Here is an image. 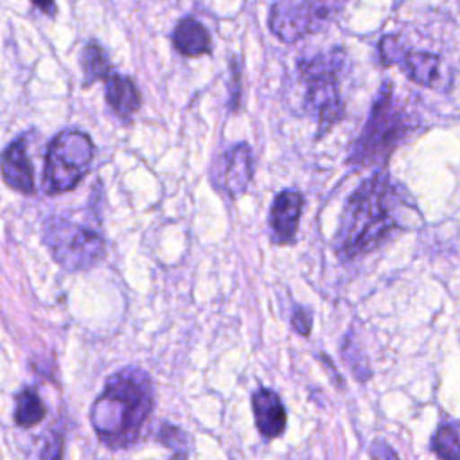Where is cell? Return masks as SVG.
I'll use <instances>...</instances> for the list:
<instances>
[{
	"label": "cell",
	"instance_id": "cell-13",
	"mask_svg": "<svg viewBox=\"0 0 460 460\" xmlns=\"http://www.w3.org/2000/svg\"><path fill=\"white\" fill-rule=\"evenodd\" d=\"M399 65L404 70V74L417 84L437 88V84L440 83L442 61L437 54L406 50Z\"/></svg>",
	"mask_w": 460,
	"mask_h": 460
},
{
	"label": "cell",
	"instance_id": "cell-8",
	"mask_svg": "<svg viewBox=\"0 0 460 460\" xmlns=\"http://www.w3.org/2000/svg\"><path fill=\"white\" fill-rule=\"evenodd\" d=\"M252 411L259 433L268 438H279L286 431L288 413L280 395L271 388H259L252 395Z\"/></svg>",
	"mask_w": 460,
	"mask_h": 460
},
{
	"label": "cell",
	"instance_id": "cell-14",
	"mask_svg": "<svg viewBox=\"0 0 460 460\" xmlns=\"http://www.w3.org/2000/svg\"><path fill=\"white\" fill-rule=\"evenodd\" d=\"M106 101L120 117H129L140 108V93L135 83L126 75L113 74L106 81Z\"/></svg>",
	"mask_w": 460,
	"mask_h": 460
},
{
	"label": "cell",
	"instance_id": "cell-6",
	"mask_svg": "<svg viewBox=\"0 0 460 460\" xmlns=\"http://www.w3.org/2000/svg\"><path fill=\"white\" fill-rule=\"evenodd\" d=\"M43 241L54 261L70 271L95 266L106 248L99 232L66 217H50L43 228Z\"/></svg>",
	"mask_w": 460,
	"mask_h": 460
},
{
	"label": "cell",
	"instance_id": "cell-22",
	"mask_svg": "<svg viewBox=\"0 0 460 460\" xmlns=\"http://www.w3.org/2000/svg\"><path fill=\"white\" fill-rule=\"evenodd\" d=\"M291 327L300 336H309L311 334V327H313L311 313L307 309H304V307H296L293 316H291Z\"/></svg>",
	"mask_w": 460,
	"mask_h": 460
},
{
	"label": "cell",
	"instance_id": "cell-17",
	"mask_svg": "<svg viewBox=\"0 0 460 460\" xmlns=\"http://www.w3.org/2000/svg\"><path fill=\"white\" fill-rule=\"evenodd\" d=\"M431 451L440 460H460V428L455 424H442L431 435Z\"/></svg>",
	"mask_w": 460,
	"mask_h": 460
},
{
	"label": "cell",
	"instance_id": "cell-19",
	"mask_svg": "<svg viewBox=\"0 0 460 460\" xmlns=\"http://www.w3.org/2000/svg\"><path fill=\"white\" fill-rule=\"evenodd\" d=\"M377 50H379V59L385 66H390V65H395L401 61V58L404 56V47L402 43H399V38L394 36V34H388V36H383L379 41H377Z\"/></svg>",
	"mask_w": 460,
	"mask_h": 460
},
{
	"label": "cell",
	"instance_id": "cell-20",
	"mask_svg": "<svg viewBox=\"0 0 460 460\" xmlns=\"http://www.w3.org/2000/svg\"><path fill=\"white\" fill-rule=\"evenodd\" d=\"M63 458V435L59 431H52L40 453V460H61Z\"/></svg>",
	"mask_w": 460,
	"mask_h": 460
},
{
	"label": "cell",
	"instance_id": "cell-7",
	"mask_svg": "<svg viewBox=\"0 0 460 460\" xmlns=\"http://www.w3.org/2000/svg\"><path fill=\"white\" fill-rule=\"evenodd\" d=\"M336 2H277L270 9V29L284 43H295L323 31L340 13Z\"/></svg>",
	"mask_w": 460,
	"mask_h": 460
},
{
	"label": "cell",
	"instance_id": "cell-10",
	"mask_svg": "<svg viewBox=\"0 0 460 460\" xmlns=\"http://www.w3.org/2000/svg\"><path fill=\"white\" fill-rule=\"evenodd\" d=\"M0 171L4 181L22 192V194H31L34 190V180H32V167L31 160L27 156L25 142L23 138L11 142L4 153L0 155Z\"/></svg>",
	"mask_w": 460,
	"mask_h": 460
},
{
	"label": "cell",
	"instance_id": "cell-11",
	"mask_svg": "<svg viewBox=\"0 0 460 460\" xmlns=\"http://www.w3.org/2000/svg\"><path fill=\"white\" fill-rule=\"evenodd\" d=\"M253 176V156L248 144L241 142L228 149L225 155V167L221 172V183L228 196L237 198L248 189Z\"/></svg>",
	"mask_w": 460,
	"mask_h": 460
},
{
	"label": "cell",
	"instance_id": "cell-2",
	"mask_svg": "<svg viewBox=\"0 0 460 460\" xmlns=\"http://www.w3.org/2000/svg\"><path fill=\"white\" fill-rule=\"evenodd\" d=\"M155 406V388L147 372L126 367L115 372L90 408V424L102 446L128 449L140 440Z\"/></svg>",
	"mask_w": 460,
	"mask_h": 460
},
{
	"label": "cell",
	"instance_id": "cell-12",
	"mask_svg": "<svg viewBox=\"0 0 460 460\" xmlns=\"http://www.w3.org/2000/svg\"><path fill=\"white\" fill-rule=\"evenodd\" d=\"M172 45L185 58L208 54L212 49L208 31L194 18H183L176 23L172 32Z\"/></svg>",
	"mask_w": 460,
	"mask_h": 460
},
{
	"label": "cell",
	"instance_id": "cell-4",
	"mask_svg": "<svg viewBox=\"0 0 460 460\" xmlns=\"http://www.w3.org/2000/svg\"><path fill=\"white\" fill-rule=\"evenodd\" d=\"M341 63L343 50L331 49L329 52L313 56L298 65L300 75L307 84V106L318 120V138L327 135L345 115V106L338 90V72Z\"/></svg>",
	"mask_w": 460,
	"mask_h": 460
},
{
	"label": "cell",
	"instance_id": "cell-21",
	"mask_svg": "<svg viewBox=\"0 0 460 460\" xmlns=\"http://www.w3.org/2000/svg\"><path fill=\"white\" fill-rule=\"evenodd\" d=\"M230 108L235 110L239 108L241 101V70L237 66V59H230Z\"/></svg>",
	"mask_w": 460,
	"mask_h": 460
},
{
	"label": "cell",
	"instance_id": "cell-5",
	"mask_svg": "<svg viewBox=\"0 0 460 460\" xmlns=\"http://www.w3.org/2000/svg\"><path fill=\"white\" fill-rule=\"evenodd\" d=\"M93 158L90 137L77 129L58 133L47 147L43 189L47 194L72 190L88 172Z\"/></svg>",
	"mask_w": 460,
	"mask_h": 460
},
{
	"label": "cell",
	"instance_id": "cell-15",
	"mask_svg": "<svg viewBox=\"0 0 460 460\" xmlns=\"http://www.w3.org/2000/svg\"><path fill=\"white\" fill-rule=\"evenodd\" d=\"M47 413L45 402L34 388H23L14 397V422L20 428H32L43 420Z\"/></svg>",
	"mask_w": 460,
	"mask_h": 460
},
{
	"label": "cell",
	"instance_id": "cell-16",
	"mask_svg": "<svg viewBox=\"0 0 460 460\" xmlns=\"http://www.w3.org/2000/svg\"><path fill=\"white\" fill-rule=\"evenodd\" d=\"M81 66H83L86 86H90L92 83H95L99 79L108 81L113 75L111 63H110L106 52L95 41H90L84 45V49L81 52Z\"/></svg>",
	"mask_w": 460,
	"mask_h": 460
},
{
	"label": "cell",
	"instance_id": "cell-1",
	"mask_svg": "<svg viewBox=\"0 0 460 460\" xmlns=\"http://www.w3.org/2000/svg\"><path fill=\"white\" fill-rule=\"evenodd\" d=\"M411 214L419 216L413 203L381 169L349 196L332 248L343 261L358 259L381 246L395 230H406Z\"/></svg>",
	"mask_w": 460,
	"mask_h": 460
},
{
	"label": "cell",
	"instance_id": "cell-18",
	"mask_svg": "<svg viewBox=\"0 0 460 460\" xmlns=\"http://www.w3.org/2000/svg\"><path fill=\"white\" fill-rule=\"evenodd\" d=\"M158 442L172 451V456L169 460H187L189 437L181 428L164 422L158 431Z\"/></svg>",
	"mask_w": 460,
	"mask_h": 460
},
{
	"label": "cell",
	"instance_id": "cell-3",
	"mask_svg": "<svg viewBox=\"0 0 460 460\" xmlns=\"http://www.w3.org/2000/svg\"><path fill=\"white\" fill-rule=\"evenodd\" d=\"M415 124L408 108L394 93L392 83L385 81L347 162L359 169L385 165L395 147L408 138Z\"/></svg>",
	"mask_w": 460,
	"mask_h": 460
},
{
	"label": "cell",
	"instance_id": "cell-23",
	"mask_svg": "<svg viewBox=\"0 0 460 460\" xmlns=\"http://www.w3.org/2000/svg\"><path fill=\"white\" fill-rule=\"evenodd\" d=\"M370 456H372V460H399L397 455L394 453V449L383 440H376L372 444Z\"/></svg>",
	"mask_w": 460,
	"mask_h": 460
},
{
	"label": "cell",
	"instance_id": "cell-9",
	"mask_svg": "<svg viewBox=\"0 0 460 460\" xmlns=\"http://www.w3.org/2000/svg\"><path fill=\"white\" fill-rule=\"evenodd\" d=\"M304 198L298 190H282L275 196L270 214V225L273 230V239L279 244H289L295 239Z\"/></svg>",
	"mask_w": 460,
	"mask_h": 460
}]
</instances>
